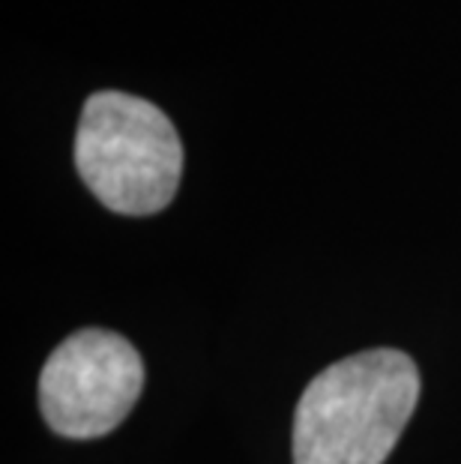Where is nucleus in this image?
<instances>
[{
	"mask_svg": "<svg viewBox=\"0 0 461 464\" xmlns=\"http://www.w3.org/2000/svg\"><path fill=\"white\" fill-rule=\"evenodd\" d=\"M417 401L419 369L405 351L375 348L332 362L300 396L293 464H384Z\"/></svg>",
	"mask_w": 461,
	"mask_h": 464,
	"instance_id": "f257e3e1",
	"label": "nucleus"
},
{
	"mask_svg": "<svg viewBox=\"0 0 461 464\" xmlns=\"http://www.w3.org/2000/svg\"><path fill=\"white\" fill-rule=\"evenodd\" d=\"M75 165L108 210L150 216L165 210L178 192L183 144L162 108L120 91H102L84 102Z\"/></svg>",
	"mask_w": 461,
	"mask_h": 464,
	"instance_id": "f03ea898",
	"label": "nucleus"
},
{
	"mask_svg": "<svg viewBox=\"0 0 461 464\" xmlns=\"http://www.w3.org/2000/svg\"><path fill=\"white\" fill-rule=\"evenodd\" d=\"M141 387V353L123 335L87 327L48 357L39 374V408L61 438L91 440L120 426Z\"/></svg>",
	"mask_w": 461,
	"mask_h": 464,
	"instance_id": "7ed1b4c3",
	"label": "nucleus"
}]
</instances>
